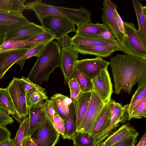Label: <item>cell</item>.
I'll use <instances>...</instances> for the list:
<instances>
[{"instance_id": "obj_13", "label": "cell", "mask_w": 146, "mask_h": 146, "mask_svg": "<svg viewBox=\"0 0 146 146\" xmlns=\"http://www.w3.org/2000/svg\"><path fill=\"white\" fill-rule=\"evenodd\" d=\"M61 68L64 78V83L68 85L70 79L74 71L79 56L78 52L73 46L60 48Z\"/></svg>"}, {"instance_id": "obj_18", "label": "cell", "mask_w": 146, "mask_h": 146, "mask_svg": "<svg viewBox=\"0 0 146 146\" xmlns=\"http://www.w3.org/2000/svg\"><path fill=\"white\" fill-rule=\"evenodd\" d=\"M139 133L129 123L124 124L108 137L99 146H112L127 138L137 137Z\"/></svg>"}, {"instance_id": "obj_41", "label": "cell", "mask_w": 146, "mask_h": 146, "mask_svg": "<svg viewBox=\"0 0 146 146\" xmlns=\"http://www.w3.org/2000/svg\"><path fill=\"white\" fill-rule=\"evenodd\" d=\"M137 137H129L116 143L112 146H135Z\"/></svg>"}, {"instance_id": "obj_24", "label": "cell", "mask_w": 146, "mask_h": 146, "mask_svg": "<svg viewBox=\"0 0 146 146\" xmlns=\"http://www.w3.org/2000/svg\"><path fill=\"white\" fill-rule=\"evenodd\" d=\"M64 121V132L62 137L63 139H70L77 130L76 116L75 105L73 101L69 106L68 116Z\"/></svg>"}, {"instance_id": "obj_8", "label": "cell", "mask_w": 146, "mask_h": 146, "mask_svg": "<svg viewBox=\"0 0 146 146\" xmlns=\"http://www.w3.org/2000/svg\"><path fill=\"white\" fill-rule=\"evenodd\" d=\"M105 105L93 89L87 109L80 125V131L91 134L94 126Z\"/></svg>"}, {"instance_id": "obj_12", "label": "cell", "mask_w": 146, "mask_h": 146, "mask_svg": "<svg viewBox=\"0 0 146 146\" xmlns=\"http://www.w3.org/2000/svg\"><path fill=\"white\" fill-rule=\"evenodd\" d=\"M109 62L102 57L97 56L92 58L78 60L75 68L91 80L100 72L108 68Z\"/></svg>"}, {"instance_id": "obj_11", "label": "cell", "mask_w": 146, "mask_h": 146, "mask_svg": "<svg viewBox=\"0 0 146 146\" xmlns=\"http://www.w3.org/2000/svg\"><path fill=\"white\" fill-rule=\"evenodd\" d=\"M102 4L101 19L103 23L106 24L113 33L120 46L123 44L124 35L119 29L114 17V11L117 5L110 0H104Z\"/></svg>"}, {"instance_id": "obj_5", "label": "cell", "mask_w": 146, "mask_h": 146, "mask_svg": "<svg viewBox=\"0 0 146 146\" xmlns=\"http://www.w3.org/2000/svg\"><path fill=\"white\" fill-rule=\"evenodd\" d=\"M11 98L16 114V120L21 123L29 115L25 93L19 78L14 77L6 88Z\"/></svg>"}, {"instance_id": "obj_27", "label": "cell", "mask_w": 146, "mask_h": 146, "mask_svg": "<svg viewBox=\"0 0 146 146\" xmlns=\"http://www.w3.org/2000/svg\"><path fill=\"white\" fill-rule=\"evenodd\" d=\"M0 22L14 28L27 24L30 21L23 15L18 16L0 12Z\"/></svg>"}, {"instance_id": "obj_40", "label": "cell", "mask_w": 146, "mask_h": 146, "mask_svg": "<svg viewBox=\"0 0 146 146\" xmlns=\"http://www.w3.org/2000/svg\"><path fill=\"white\" fill-rule=\"evenodd\" d=\"M13 122L14 120L12 118L0 105V125L5 127Z\"/></svg>"}, {"instance_id": "obj_6", "label": "cell", "mask_w": 146, "mask_h": 146, "mask_svg": "<svg viewBox=\"0 0 146 146\" xmlns=\"http://www.w3.org/2000/svg\"><path fill=\"white\" fill-rule=\"evenodd\" d=\"M45 29L49 30L57 40L68 33L76 32L75 24L69 19L62 16H49L43 18L40 22Z\"/></svg>"}, {"instance_id": "obj_37", "label": "cell", "mask_w": 146, "mask_h": 146, "mask_svg": "<svg viewBox=\"0 0 146 146\" xmlns=\"http://www.w3.org/2000/svg\"><path fill=\"white\" fill-rule=\"evenodd\" d=\"M55 39H56L55 36L49 30L46 29L43 32L23 41L27 42L38 43L49 42Z\"/></svg>"}, {"instance_id": "obj_4", "label": "cell", "mask_w": 146, "mask_h": 146, "mask_svg": "<svg viewBox=\"0 0 146 146\" xmlns=\"http://www.w3.org/2000/svg\"><path fill=\"white\" fill-rule=\"evenodd\" d=\"M124 38L121 51L125 54L146 60V42L131 22L123 21Z\"/></svg>"}, {"instance_id": "obj_15", "label": "cell", "mask_w": 146, "mask_h": 146, "mask_svg": "<svg viewBox=\"0 0 146 146\" xmlns=\"http://www.w3.org/2000/svg\"><path fill=\"white\" fill-rule=\"evenodd\" d=\"M44 101L37 105L28 109L29 117V125L28 135H31L42 125L47 115L48 100Z\"/></svg>"}, {"instance_id": "obj_52", "label": "cell", "mask_w": 146, "mask_h": 146, "mask_svg": "<svg viewBox=\"0 0 146 146\" xmlns=\"http://www.w3.org/2000/svg\"><path fill=\"white\" fill-rule=\"evenodd\" d=\"M146 145V133H145L140 139L136 146H145Z\"/></svg>"}, {"instance_id": "obj_51", "label": "cell", "mask_w": 146, "mask_h": 146, "mask_svg": "<svg viewBox=\"0 0 146 146\" xmlns=\"http://www.w3.org/2000/svg\"><path fill=\"white\" fill-rule=\"evenodd\" d=\"M13 28L12 26L4 24H0V32L7 33Z\"/></svg>"}, {"instance_id": "obj_48", "label": "cell", "mask_w": 146, "mask_h": 146, "mask_svg": "<svg viewBox=\"0 0 146 146\" xmlns=\"http://www.w3.org/2000/svg\"><path fill=\"white\" fill-rule=\"evenodd\" d=\"M21 146H37L32 140L30 135H28L22 142Z\"/></svg>"}, {"instance_id": "obj_28", "label": "cell", "mask_w": 146, "mask_h": 146, "mask_svg": "<svg viewBox=\"0 0 146 146\" xmlns=\"http://www.w3.org/2000/svg\"><path fill=\"white\" fill-rule=\"evenodd\" d=\"M77 146H95L96 139L88 132L77 131L71 138Z\"/></svg>"}, {"instance_id": "obj_22", "label": "cell", "mask_w": 146, "mask_h": 146, "mask_svg": "<svg viewBox=\"0 0 146 146\" xmlns=\"http://www.w3.org/2000/svg\"><path fill=\"white\" fill-rule=\"evenodd\" d=\"M110 117V102L105 104L94 126L91 133L94 137L97 139L100 135L108 127Z\"/></svg>"}, {"instance_id": "obj_7", "label": "cell", "mask_w": 146, "mask_h": 146, "mask_svg": "<svg viewBox=\"0 0 146 146\" xmlns=\"http://www.w3.org/2000/svg\"><path fill=\"white\" fill-rule=\"evenodd\" d=\"M30 136L37 146H54L58 141L60 134L55 129L51 119L47 116L43 123Z\"/></svg>"}, {"instance_id": "obj_9", "label": "cell", "mask_w": 146, "mask_h": 146, "mask_svg": "<svg viewBox=\"0 0 146 146\" xmlns=\"http://www.w3.org/2000/svg\"><path fill=\"white\" fill-rule=\"evenodd\" d=\"M111 117L108 127L101 133V136L106 139L115 131L119 126V123H124L128 120V114L127 110L129 104L124 106L111 99L110 101Z\"/></svg>"}, {"instance_id": "obj_1", "label": "cell", "mask_w": 146, "mask_h": 146, "mask_svg": "<svg viewBox=\"0 0 146 146\" xmlns=\"http://www.w3.org/2000/svg\"><path fill=\"white\" fill-rule=\"evenodd\" d=\"M114 84V92L118 94L122 90L128 95L133 86L146 70V60L126 54H117L110 58Z\"/></svg>"}, {"instance_id": "obj_30", "label": "cell", "mask_w": 146, "mask_h": 146, "mask_svg": "<svg viewBox=\"0 0 146 146\" xmlns=\"http://www.w3.org/2000/svg\"><path fill=\"white\" fill-rule=\"evenodd\" d=\"M48 42L36 43L28 49L27 52L16 63L19 64L21 71L22 70L26 60L33 56L38 57Z\"/></svg>"}, {"instance_id": "obj_20", "label": "cell", "mask_w": 146, "mask_h": 146, "mask_svg": "<svg viewBox=\"0 0 146 146\" xmlns=\"http://www.w3.org/2000/svg\"><path fill=\"white\" fill-rule=\"evenodd\" d=\"M109 29L107 25L104 23H88L77 27L74 36L82 37L98 38V35L101 32Z\"/></svg>"}, {"instance_id": "obj_43", "label": "cell", "mask_w": 146, "mask_h": 146, "mask_svg": "<svg viewBox=\"0 0 146 146\" xmlns=\"http://www.w3.org/2000/svg\"><path fill=\"white\" fill-rule=\"evenodd\" d=\"M98 38L102 40H110L115 39V36L109 29L99 34L98 36Z\"/></svg>"}, {"instance_id": "obj_34", "label": "cell", "mask_w": 146, "mask_h": 146, "mask_svg": "<svg viewBox=\"0 0 146 146\" xmlns=\"http://www.w3.org/2000/svg\"><path fill=\"white\" fill-rule=\"evenodd\" d=\"M36 44L18 40H6L0 47V51L20 48L29 49Z\"/></svg>"}, {"instance_id": "obj_36", "label": "cell", "mask_w": 146, "mask_h": 146, "mask_svg": "<svg viewBox=\"0 0 146 146\" xmlns=\"http://www.w3.org/2000/svg\"><path fill=\"white\" fill-rule=\"evenodd\" d=\"M146 117V98L138 103L128 115V120L131 119H141Z\"/></svg>"}, {"instance_id": "obj_16", "label": "cell", "mask_w": 146, "mask_h": 146, "mask_svg": "<svg viewBox=\"0 0 146 146\" xmlns=\"http://www.w3.org/2000/svg\"><path fill=\"white\" fill-rule=\"evenodd\" d=\"M28 49L20 48L0 51V79L25 54Z\"/></svg>"}, {"instance_id": "obj_3", "label": "cell", "mask_w": 146, "mask_h": 146, "mask_svg": "<svg viewBox=\"0 0 146 146\" xmlns=\"http://www.w3.org/2000/svg\"><path fill=\"white\" fill-rule=\"evenodd\" d=\"M25 9L33 10L40 22L44 17L56 16L66 17L78 27L91 22V11L83 7L78 8H68L48 5L41 0L26 2Z\"/></svg>"}, {"instance_id": "obj_54", "label": "cell", "mask_w": 146, "mask_h": 146, "mask_svg": "<svg viewBox=\"0 0 146 146\" xmlns=\"http://www.w3.org/2000/svg\"><path fill=\"white\" fill-rule=\"evenodd\" d=\"M70 98L72 100H75L77 98L78 95L74 92L70 90Z\"/></svg>"}, {"instance_id": "obj_2", "label": "cell", "mask_w": 146, "mask_h": 146, "mask_svg": "<svg viewBox=\"0 0 146 146\" xmlns=\"http://www.w3.org/2000/svg\"><path fill=\"white\" fill-rule=\"evenodd\" d=\"M60 47L55 41L48 42L31 69L27 78L35 84L40 85L49 80L50 74L61 67Z\"/></svg>"}, {"instance_id": "obj_23", "label": "cell", "mask_w": 146, "mask_h": 146, "mask_svg": "<svg viewBox=\"0 0 146 146\" xmlns=\"http://www.w3.org/2000/svg\"><path fill=\"white\" fill-rule=\"evenodd\" d=\"M25 0H0V12L9 14L23 16L25 9Z\"/></svg>"}, {"instance_id": "obj_32", "label": "cell", "mask_w": 146, "mask_h": 146, "mask_svg": "<svg viewBox=\"0 0 146 146\" xmlns=\"http://www.w3.org/2000/svg\"><path fill=\"white\" fill-rule=\"evenodd\" d=\"M25 98L28 109L37 105L42 101L48 99V97L45 92L36 90L27 92L25 94Z\"/></svg>"}, {"instance_id": "obj_25", "label": "cell", "mask_w": 146, "mask_h": 146, "mask_svg": "<svg viewBox=\"0 0 146 146\" xmlns=\"http://www.w3.org/2000/svg\"><path fill=\"white\" fill-rule=\"evenodd\" d=\"M132 1L138 22V30L146 42V6L143 5L138 0Z\"/></svg>"}, {"instance_id": "obj_19", "label": "cell", "mask_w": 146, "mask_h": 146, "mask_svg": "<svg viewBox=\"0 0 146 146\" xmlns=\"http://www.w3.org/2000/svg\"><path fill=\"white\" fill-rule=\"evenodd\" d=\"M92 91L85 92H81L76 99L72 100L74 104L76 116L77 131H80L81 124L88 107Z\"/></svg>"}, {"instance_id": "obj_35", "label": "cell", "mask_w": 146, "mask_h": 146, "mask_svg": "<svg viewBox=\"0 0 146 146\" xmlns=\"http://www.w3.org/2000/svg\"><path fill=\"white\" fill-rule=\"evenodd\" d=\"M145 98H146V84L138 88L133 95L127 110L128 115L134 107Z\"/></svg>"}, {"instance_id": "obj_53", "label": "cell", "mask_w": 146, "mask_h": 146, "mask_svg": "<svg viewBox=\"0 0 146 146\" xmlns=\"http://www.w3.org/2000/svg\"><path fill=\"white\" fill-rule=\"evenodd\" d=\"M6 38V33L0 32V47L5 41Z\"/></svg>"}, {"instance_id": "obj_56", "label": "cell", "mask_w": 146, "mask_h": 146, "mask_svg": "<svg viewBox=\"0 0 146 146\" xmlns=\"http://www.w3.org/2000/svg\"><path fill=\"white\" fill-rule=\"evenodd\" d=\"M77 146L76 145H75L74 144V146Z\"/></svg>"}, {"instance_id": "obj_17", "label": "cell", "mask_w": 146, "mask_h": 146, "mask_svg": "<svg viewBox=\"0 0 146 146\" xmlns=\"http://www.w3.org/2000/svg\"><path fill=\"white\" fill-rule=\"evenodd\" d=\"M72 46L79 53L94 55L101 57H108L113 52L121 51V50L120 45L91 46L77 44Z\"/></svg>"}, {"instance_id": "obj_39", "label": "cell", "mask_w": 146, "mask_h": 146, "mask_svg": "<svg viewBox=\"0 0 146 146\" xmlns=\"http://www.w3.org/2000/svg\"><path fill=\"white\" fill-rule=\"evenodd\" d=\"M53 125L57 132L62 136L64 132V120L57 114H55L51 119Z\"/></svg>"}, {"instance_id": "obj_26", "label": "cell", "mask_w": 146, "mask_h": 146, "mask_svg": "<svg viewBox=\"0 0 146 146\" xmlns=\"http://www.w3.org/2000/svg\"><path fill=\"white\" fill-rule=\"evenodd\" d=\"M72 45L77 44L91 46L120 45L116 39L105 40L98 38H86L74 36L72 37Z\"/></svg>"}, {"instance_id": "obj_10", "label": "cell", "mask_w": 146, "mask_h": 146, "mask_svg": "<svg viewBox=\"0 0 146 146\" xmlns=\"http://www.w3.org/2000/svg\"><path fill=\"white\" fill-rule=\"evenodd\" d=\"M92 81L93 89L103 102L106 104L110 102L113 91L108 68L100 72Z\"/></svg>"}, {"instance_id": "obj_38", "label": "cell", "mask_w": 146, "mask_h": 146, "mask_svg": "<svg viewBox=\"0 0 146 146\" xmlns=\"http://www.w3.org/2000/svg\"><path fill=\"white\" fill-rule=\"evenodd\" d=\"M20 81L25 93L34 91L45 92V89L39 85L35 84L30 81L27 77L23 76L19 78Z\"/></svg>"}, {"instance_id": "obj_14", "label": "cell", "mask_w": 146, "mask_h": 146, "mask_svg": "<svg viewBox=\"0 0 146 146\" xmlns=\"http://www.w3.org/2000/svg\"><path fill=\"white\" fill-rule=\"evenodd\" d=\"M46 29L42 25L30 22L17 27L13 28L6 33V40L23 41L44 32Z\"/></svg>"}, {"instance_id": "obj_33", "label": "cell", "mask_w": 146, "mask_h": 146, "mask_svg": "<svg viewBox=\"0 0 146 146\" xmlns=\"http://www.w3.org/2000/svg\"><path fill=\"white\" fill-rule=\"evenodd\" d=\"M29 125V117L28 115L20 124L19 128L13 139L14 146H21L24 139L28 135Z\"/></svg>"}, {"instance_id": "obj_29", "label": "cell", "mask_w": 146, "mask_h": 146, "mask_svg": "<svg viewBox=\"0 0 146 146\" xmlns=\"http://www.w3.org/2000/svg\"><path fill=\"white\" fill-rule=\"evenodd\" d=\"M0 105L15 119L16 114L11 96L6 88H0Z\"/></svg>"}, {"instance_id": "obj_44", "label": "cell", "mask_w": 146, "mask_h": 146, "mask_svg": "<svg viewBox=\"0 0 146 146\" xmlns=\"http://www.w3.org/2000/svg\"><path fill=\"white\" fill-rule=\"evenodd\" d=\"M70 90L73 91L78 95L81 92L80 86L76 80L74 78H71L68 83Z\"/></svg>"}, {"instance_id": "obj_46", "label": "cell", "mask_w": 146, "mask_h": 146, "mask_svg": "<svg viewBox=\"0 0 146 146\" xmlns=\"http://www.w3.org/2000/svg\"><path fill=\"white\" fill-rule=\"evenodd\" d=\"M117 9L114 10V17L117 25L120 31L124 34V27L123 21L118 13Z\"/></svg>"}, {"instance_id": "obj_21", "label": "cell", "mask_w": 146, "mask_h": 146, "mask_svg": "<svg viewBox=\"0 0 146 146\" xmlns=\"http://www.w3.org/2000/svg\"><path fill=\"white\" fill-rule=\"evenodd\" d=\"M56 113L64 121L69 113V106L72 102L71 99L61 94H56L50 99Z\"/></svg>"}, {"instance_id": "obj_49", "label": "cell", "mask_w": 146, "mask_h": 146, "mask_svg": "<svg viewBox=\"0 0 146 146\" xmlns=\"http://www.w3.org/2000/svg\"><path fill=\"white\" fill-rule=\"evenodd\" d=\"M137 83L138 84V88L146 84V70L144 71L139 77Z\"/></svg>"}, {"instance_id": "obj_50", "label": "cell", "mask_w": 146, "mask_h": 146, "mask_svg": "<svg viewBox=\"0 0 146 146\" xmlns=\"http://www.w3.org/2000/svg\"><path fill=\"white\" fill-rule=\"evenodd\" d=\"M0 146H14L13 139L9 138L0 143Z\"/></svg>"}, {"instance_id": "obj_55", "label": "cell", "mask_w": 146, "mask_h": 146, "mask_svg": "<svg viewBox=\"0 0 146 146\" xmlns=\"http://www.w3.org/2000/svg\"><path fill=\"white\" fill-rule=\"evenodd\" d=\"M0 24H4V25H5V24H3V23L0 22Z\"/></svg>"}, {"instance_id": "obj_47", "label": "cell", "mask_w": 146, "mask_h": 146, "mask_svg": "<svg viewBox=\"0 0 146 146\" xmlns=\"http://www.w3.org/2000/svg\"><path fill=\"white\" fill-rule=\"evenodd\" d=\"M47 111V115L51 120L53 116L57 114L54 109L52 102L50 99L48 100Z\"/></svg>"}, {"instance_id": "obj_31", "label": "cell", "mask_w": 146, "mask_h": 146, "mask_svg": "<svg viewBox=\"0 0 146 146\" xmlns=\"http://www.w3.org/2000/svg\"><path fill=\"white\" fill-rule=\"evenodd\" d=\"M71 78H75L77 81L81 92H87L92 90L93 89L92 80L75 68Z\"/></svg>"}, {"instance_id": "obj_45", "label": "cell", "mask_w": 146, "mask_h": 146, "mask_svg": "<svg viewBox=\"0 0 146 146\" xmlns=\"http://www.w3.org/2000/svg\"><path fill=\"white\" fill-rule=\"evenodd\" d=\"M11 133L5 127L0 125V143L11 137Z\"/></svg>"}, {"instance_id": "obj_42", "label": "cell", "mask_w": 146, "mask_h": 146, "mask_svg": "<svg viewBox=\"0 0 146 146\" xmlns=\"http://www.w3.org/2000/svg\"><path fill=\"white\" fill-rule=\"evenodd\" d=\"M72 37L66 35L63 37L57 39V42L60 48L72 46Z\"/></svg>"}]
</instances>
